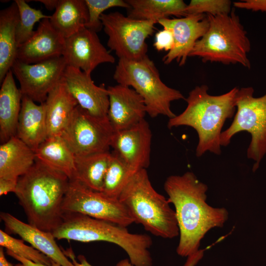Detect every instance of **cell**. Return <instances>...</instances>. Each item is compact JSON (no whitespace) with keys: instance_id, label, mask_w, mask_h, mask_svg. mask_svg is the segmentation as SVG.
Here are the masks:
<instances>
[{"instance_id":"obj_8","label":"cell","mask_w":266,"mask_h":266,"mask_svg":"<svg viewBox=\"0 0 266 266\" xmlns=\"http://www.w3.org/2000/svg\"><path fill=\"white\" fill-rule=\"evenodd\" d=\"M252 87L238 89L236 96V112L231 125L222 132L221 146H226L234 135L242 131L249 133L251 140L247 156L255 161L254 172L266 154V94L255 98Z\"/></svg>"},{"instance_id":"obj_39","label":"cell","mask_w":266,"mask_h":266,"mask_svg":"<svg viewBox=\"0 0 266 266\" xmlns=\"http://www.w3.org/2000/svg\"><path fill=\"white\" fill-rule=\"evenodd\" d=\"M204 251V249H200L196 253L187 257V260L183 266H195L203 257Z\"/></svg>"},{"instance_id":"obj_32","label":"cell","mask_w":266,"mask_h":266,"mask_svg":"<svg viewBox=\"0 0 266 266\" xmlns=\"http://www.w3.org/2000/svg\"><path fill=\"white\" fill-rule=\"evenodd\" d=\"M87 6L89 19L86 28L97 33L103 28L100 20L101 15L107 9L115 7L126 8L130 6L123 0H85Z\"/></svg>"},{"instance_id":"obj_31","label":"cell","mask_w":266,"mask_h":266,"mask_svg":"<svg viewBox=\"0 0 266 266\" xmlns=\"http://www.w3.org/2000/svg\"><path fill=\"white\" fill-rule=\"evenodd\" d=\"M0 245L13 253L37 264L51 265L53 261L33 246H30L23 240L16 239L2 230H0Z\"/></svg>"},{"instance_id":"obj_21","label":"cell","mask_w":266,"mask_h":266,"mask_svg":"<svg viewBox=\"0 0 266 266\" xmlns=\"http://www.w3.org/2000/svg\"><path fill=\"white\" fill-rule=\"evenodd\" d=\"M45 103L48 137L61 136L78 105L63 78L48 94Z\"/></svg>"},{"instance_id":"obj_23","label":"cell","mask_w":266,"mask_h":266,"mask_svg":"<svg viewBox=\"0 0 266 266\" xmlns=\"http://www.w3.org/2000/svg\"><path fill=\"white\" fill-rule=\"evenodd\" d=\"M35 152L14 136L0 146V178L18 180L35 163Z\"/></svg>"},{"instance_id":"obj_26","label":"cell","mask_w":266,"mask_h":266,"mask_svg":"<svg viewBox=\"0 0 266 266\" xmlns=\"http://www.w3.org/2000/svg\"><path fill=\"white\" fill-rule=\"evenodd\" d=\"M34 152L37 160L73 179L75 156L61 136L48 137Z\"/></svg>"},{"instance_id":"obj_1","label":"cell","mask_w":266,"mask_h":266,"mask_svg":"<svg viewBox=\"0 0 266 266\" xmlns=\"http://www.w3.org/2000/svg\"><path fill=\"white\" fill-rule=\"evenodd\" d=\"M164 188L175 208L179 231L176 252L188 257L200 250V242L209 231L223 227L229 212L206 202L208 187L191 171L168 176Z\"/></svg>"},{"instance_id":"obj_35","label":"cell","mask_w":266,"mask_h":266,"mask_svg":"<svg viewBox=\"0 0 266 266\" xmlns=\"http://www.w3.org/2000/svg\"><path fill=\"white\" fill-rule=\"evenodd\" d=\"M234 7L266 12V0H244L233 3Z\"/></svg>"},{"instance_id":"obj_41","label":"cell","mask_w":266,"mask_h":266,"mask_svg":"<svg viewBox=\"0 0 266 266\" xmlns=\"http://www.w3.org/2000/svg\"><path fill=\"white\" fill-rule=\"evenodd\" d=\"M0 266H14L5 257L2 247H0Z\"/></svg>"},{"instance_id":"obj_4","label":"cell","mask_w":266,"mask_h":266,"mask_svg":"<svg viewBox=\"0 0 266 266\" xmlns=\"http://www.w3.org/2000/svg\"><path fill=\"white\" fill-rule=\"evenodd\" d=\"M56 239L82 242L106 241L128 254L133 266H152L148 249L152 240L146 234L133 233L126 227L78 213L64 212L62 224L53 232Z\"/></svg>"},{"instance_id":"obj_15","label":"cell","mask_w":266,"mask_h":266,"mask_svg":"<svg viewBox=\"0 0 266 266\" xmlns=\"http://www.w3.org/2000/svg\"><path fill=\"white\" fill-rule=\"evenodd\" d=\"M152 133L145 119L129 128L114 132L111 142L113 152L134 171L150 164Z\"/></svg>"},{"instance_id":"obj_5","label":"cell","mask_w":266,"mask_h":266,"mask_svg":"<svg viewBox=\"0 0 266 266\" xmlns=\"http://www.w3.org/2000/svg\"><path fill=\"white\" fill-rule=\"evenodd\" d=\"M118 199L134 223L141 224L151 233L169 239L179 235L175 212L168 199L154 189L146 169L133 175Z\"/></svg>"},{"instance_id":"obj_24","label":"cell","mask_w":266,"mask_h":266,"mask_svg":"<svg viewBox=\"0 0 266 266\" xmlns=\"http://www.w3.org/2000/svg\"><path fill=\"white\" fill-rule=\"evenodd\" d=\"M18 21V9L14 1L0 11V83L17 60L16 31Z\"/></svg>"},{"instance_id":"obj_2","label":"cell","mask_w":266,"mask_h":266,"mask_svg":"<svg viewBox=\"0 0 266 266\" xmlns=\"http://www.w3.org/2000/svg\"><path fill=\"white\" fill-rule=\"evenodd\" d=\"M69 179L36 158L33 165L18 180L14 194L29 224L52 233L62 223V204Z\"/></svg>"},{"instance_id":"obj_14","label":"cell","mask_w":266,"mask_h":266,"mask_svg":"<svg viewBox=\"0 0 266 266\" xmlns=\"http://www.w3.org/2000/svg\"><path fill=\"white\" fill-rule=\"evenodd\" d=\"M158 23L172 32L174 46L163 58L168 65L174 60L179 66H184L196 42L206 32L209 22L204 14H189L183 17L161 19Z\"/></svg>"},{"instance_id":"obj_22","label":"cell","mask_w":266,"mask_h":266,"mask_svg":"<svg viewBox=\"0 0 266 266\" xmlns=\"http://www.w3.org/2000/svg\"><path fill=\"white\" fill-rule=\"evenodd\" d=\"M23 95L18 88L11 69L0 89V140L1 144L16 136Z\"/></svg>"},{"instance_id":"obj_16","label":"cell","mask_w":266,"mask_h":266,"mask_svg":"<svg viewBox=\"0 0 266 266\" xmlns=\"http://www.w3.org/2000/svg\"><path fill=\"white\" fill-rule=\"evenodd\" d=\"M63 78L78 105L96 117L108 119V92L103 85L97 86L91 74L67 66Z\"/></svg>"},{"instance_id":"obj_9","label":"cell","mask_w":266,"mask_h":266,"mask_svg":"<svg viewBox=\"0 0 266 266\" xmlns=\"http://www.w3.org/2000/svg\"><path fill=\"white\" fill-rule=\"evenodd\" d=\"M107 46L120 59L138 60L147 55L146 39L154 32L156 23L125 16L115 11L100 16Z\"/></svg>"},{"instance_id":"obj_3","label":"cell","mask_w":266,"mask_h":266,"mask_svg":"<svg viewBox=\"0 0 266 266\" xmlns=\"http://www.w3.org/2000/svg\"><path fill=\"white\" fill-rule=\"evenodd\" d=\"M206 85L197 86L185 99L187 105L181 114L169 119L167 127L186 126L197 132L199 142L197 157L207 151L217 155L221 153L220 136L223 126L232 118L236 110V96L238 89L234 87L219 96L209 95Z\"/></svg>"},{"instance_id":"obj_11","label":"cell","mask_w":266,"mask_h":266,"mask_svg":"<svg viewBox=\"0 0 266 266\" xmlns=\"http://www.w3.org/2000/svg\"><path fill=\"white\" fill-rule=\"evenodd\" d=\"M108 119L96 117L77 105L61 137L75 156L109 152L114 133Z\"/></svg>"},{"instance_id":"obj_17","label":"cell","mask_w":266,"mask_h":266,"mask_svg":"<svg viewBox=\"0 0 266 266\" xmlns=\"http://www.w3.org/2000/svg\"><path fill=\"white\" fill-rule=\"evenodd\" d=\"M107 89L109 101L107 118L115 132L145 119L147 111L144 101L134 89L119 84L109 86Z\"/></svg>"},{"instance_id":"obj_7","label":"cell","mask_w":266,"mask_h":266,"mask_svg":"<svg viewBox=\"0 0 266 266\" xmlns=\"http://www.w3.org/2000/svg\"><path fill=\"white\" fill-rule=\"evenodd\" d=\"M113 77L118 84L132 87L142 98L147 113L151 118L159 115L174 117L171 102L186 99L179 91L162 81L154 62L147 55L138 60L119 59Z\"/></svg>"},{"instance_id":"obj_6","label":"cell","mask_w":266,"mask_h":266,"mask_svg":"<svg viewBox=\"0 0 266 266\" xmlns=\"http://www.w3.org/2000/svg\"><path fill=\"white\" fill-rule=\"evenodd\" d=\"M209 26L195 43L189 57L200 58L204 63L238 64L248 68L250 41L233 9L228 14L207 15Z\"/></svg>"},{"instance_id":"obj_12","label":"cell","mask_w":266,"mask_h":266,"mask_svg":"<svg viewBox=\"0 0 266 266\" xmlns=\"http://www.w3.org/2000/svg\"><path fill=\"white\" fill-rule=\"evenodd\" d=\"M66 66L65 59L61 56L31 64L16 60L11 70L23 96L41 103L62 80Z\"/></svg>"},{"instance_id":"obj_28","label":"cell","mask_w":266,"mask_h":266,"mask_svg":"<svg viewBox=\"0 0 266 266\" xmlns=\"http://www.w3.org/2000/svg\"><path fill=\"white\" fill-rule=\"evenodd\" d=\"M111 153L109 152L85 156H75L73 179L88 188L101 192L104 176Z\"/></svg>"},{"instance_id":"obj_10","label":"cell","mask_w":266,"mask_h":266,"mask_svg":"<svg viewBox=\"0 0 266 266\" xmlns=\"http://www.w3.org/2000/svg\"><path fill=\"white\" fill-rule=\"evenodd\" d=\"M62 210L63 213H78L124 227L134 223L119 199L92 190L75 180H69Z\"/></svg>"},{"instance_id":"obj_34","label":"cell","mask_w":266,"mask_h":266,"mask_svg":"<svg viewBox=\"0 0 266 266\" xmlns=\"http://www.w3.org/2000/svg\"><path fill=\"white\" fill-rule=\"evenodd\" d=\"M174 43L172 32L169 29L164 28L156 33L153 46L159 51L169 52L173 48Z\"/></svg>"},{"instance_id":"obj_18","label":"cell","mask_w":266,"mask_h":266,"mask_svg":"<svg viewBox=\"0 0 266 266\" xmlns=\"http://www.w3.org/2000/svg\"><path fill=\"white\" fill-rule=\"evenodd\" d=\"M65 39L52 26L49 18L43 19L32 36L18 47L17 60L31 64L62 56Z\"/></svg>"},{"instance_id":"obj_36","label":"cell","mask_w":266,"mask_h":266,"mask_svg":"<svg viewBox=\"0 0 266 266\" xmlns=\"http://www.w3.org/2000/svg\"><path fill=\"white\" fill-rule=\"evenodd\" d=\"M18 180L0 178V195H6L8 193H15Z\"/></svg>"},{"instance_id":"obj_13","label":"cell","mask_w":266,"mask_h":266,"mask_svg":"<svg viewBox=\"0 0 266 266\" xmlns=\"http://www.w3.org/2000/svg\"><path fill=\"white\" fill-rule=\"evenodd\" d=\"M62 56L67 66L88 74L101 64L115 61L100 42L97 33L86 27L65 38Z\"/></svg>"},{"instance_id":"obj_42","label":"cell","mask_w":266,"mask_h":266,"mask_svg":"<svg viewBox=\"0 0 266 266\" xmlns=\"http://www.w3.org/2000/svg\"><path fill=\"white\" fill-rule=\"evenodd\" d=\"M116 266H133L128 259H124L118 262Z\"/></svg>"},{"instance_id":"obj_25","label":"cell","mask_w":266,"mask_h":266,"mask_svg":"<svg viewBox=\"0 0 266 266\" xmlns=\"http://www.w3.org/2000/svg\"><path fill=\"white\" fill-rule=\"evenodd\" d=\"M50 22L65 39L86 27L89 14L85 0H59Z\"/></svg>"},{"instance_id":"obj_33","label":"cell","mask_w":266,"mask_h":266,"mask_svg":"<svg viewBox=\"0 0 266 266\" xmlns=\"http://www.w3.org/2000/svg\"><path fill=\"white\" fill-rule=\"evenodd\" d=\"M231 4V1L229 0H192L187 5L185 14H228L232 10Z\"/></svg>"},{"instance_id":"obj_27","label":"cell","mask_w":266,"mask_h":266,"mask_svg":"<svg viewBox=\"0 0 266 266\" xmlns=\"http://www.w3.org/2000/svg\"><path fill=\"white\" fill-rule=\"evenodd\" d=\"M127 16L133 19L158 23L171 15L185 16L187 5L182 0H126Z\"/></svg>"},{"instance_id":"obj_20","label":"cell","mask_w":266,"mask_h":266,"mask_svg":"<svg viewBox=\"0 0 266 266\" xmlns=\"http://www.w3.org/2000/svg\"><path fill=\"white\" fill-rule=\"evenodd\" d=\"M16 136L35 151L48 137L45 102L23 96Z\"/></svg>"},{"instance_id":"obj_30","label":"cell","mask_w":266,"mask_h":266,"mask_svg":"<svg viewBox=\"0 0 266 266\" xmlns=\"http://www.w3.org/2000/svg\"><path fill=\"white\" fill-rule=\"evenodd\" d=\"M19 11V21L16 27V35L18 46L28 40L34 33L33 27L36 23L50 15L44 14L40 9L31 7L25 0H14Z\"/></svg>"},{"instance_id":"obj_40","label":"cell","mask_w":266,"mask_h":266,"mask_svg":"<svg viewBox=\"0 0 266 266\" xmlns=\"http://www.w3.org/2000/svg\"><path fill=\"white\" fill-rule=\"evenodd\" d=\"M34 1L42 3L47 9L51 11L55 10L59 0H37Z\"/></svg>"},{"instance_id":"obj_37","label":"cell","mask_w":266,"mask_h":266,"mask_svg":"<svg viewBox=\"0 0 266 266\" xmlns=\"http://www.w3.org/2000/svg\"><path fill=\"white\" fill-rule=\"evenodd\" d=\"M6 253L8 255L20 262V263L16 265L15 266H61L60 264L54 261H53L52 265L50 266L37 264L21 257L10 251L6 250Z\"/></svg>"},{"instance_id":"obj_29","label":"cell","mask_w":266,"mask_h":266,"mask_svg":"<svg viewBox=\"0 0 266 266\" xmlns=\"http://www.w3.org/2000/svg\"><path fill=\"white\" fill-rule=\"evenodd\" d=\"M135 172L112 152L101 192L108 197L118 199L123 189Z\"/></svg>"},{"instance_id":"obj_19","label":"cell","mask_w":266,"mask_h":266,"mask_svg":"<svg viewBox=\"0 0 266 266\" xmlns=\"http://www.w3.org/2000/svg\"><path fill=\"white\" fill-rule=\"evenodd\" d=\"M0 217L4 223L5 232L9 234L19 235L23 240L61 266H75L59 247L52 233L25 223L7 212H1Z\"/></svg>"},{"instance_id":"obj_38","label":"cell","mask_w":266,"mask_h":266,"mask_svg":"<svg viewBox=\"0 0 266 266\" xmlns=\"http://www.w3.org/2000/svg\"><path fill=\"white\" fill-rule=\"evenodd\" d=\"M63 251L65 255L66 256L68 257L71 260L72 263L75 266H92L88 263L86 258L82 255H80L78 256L77 258L79 263L77 262L75 260L74 253L71 248H68L66 250H63Z\"/></svg>"}]
</instances>
